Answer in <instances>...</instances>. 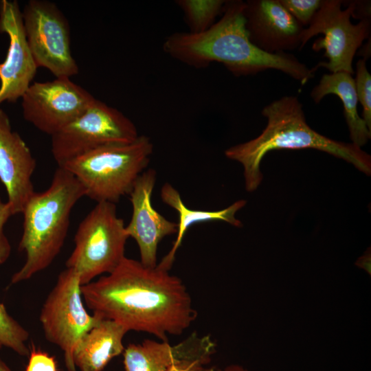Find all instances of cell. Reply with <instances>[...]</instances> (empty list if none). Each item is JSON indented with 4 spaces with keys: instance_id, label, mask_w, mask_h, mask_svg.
Returning a JSON list of instances; mask_svg holds the SVG:
<instances>
[{
    "instance_id": "cell-1",
    "label": "cell",
    "mask_w": 371,
    "mask_h": 371,
    "mask_svg": "<svg viewBox=\"0 0 371 371\" xmlns=\"http://www.w3.org/2000/svg\"><path fill=\"white\" fill-rule=\"evenodd\" d=\"M81 291L87 306L102 319L161 341H168V335L182 334L196 317L179 278L126 257L112 272L82 285Z\"/></svg>"
},
{
    "instance_id": "cell-2",
    "label": "cell",
    "mask_w": 371,
    "mask_h": 371,
    "mask_svg": "<svg viewBox=\"0 0 371 371\" xmlns=\"http://www.w3.org/2000/svg\"><path fill=\"white\" fill-rule=\"evenodd\" d=\"M244 9L245 1H226L219 21L200 33L170 34L164 40V52L196 69L217 62L236 76L273 69L285 73L302 85L314 78L313 69L293 55L267 53L254 45L246 29Z\"/></svg>"
},
{
    "instance_id": "cell-3",
    "label": "cell",
    "mask_w": 371,
    "mask_h": 371,
    "mask_svg": "<svg viewBox=\"0 0 371 371\" xmlns=\"http://www.w3.org/2000/svg\"><path fill=\"white\" fill-rule=\"evenodd\" d=\"M262 114L267 119L262 133L225 151L227 158L243 166L247 192L255 191L262 180L260 165L263 157L268 152L278 149H317L343 159L370 175V155L352 143L330 139L311 128L297 96L286 95L271 102L263 108Z\"/></svg>"
},
{
    "instance_id": "cell-4",
    "label": "cell",
    "mask_w": 371,
    "mask_h": 371,
    "mask_svg": "<svg viewBox=\"0 0 371 371\" xmlns=\"http://www.w3.org/2000/svg\"><path fill=\"white\" fill-rule=\"evenodd\" d=\"M83 196V186L60 166L55 170L49 186L31 196L21 213L23 233L19 244L26 258L12 275V284L30 279L53 262L66 239L72 209Z\"/></svg>"
},
{
    "instance_id": "cell-5",
    "label": "cell",
    "mask_w": 371,
    "mask_h": 371,
    "mask_svg": "<svg viewBox=\"0 0 371 371\" xmlns=\"http://www.w3.org/2000/svg\"><path fill=\"white\" fill-rule=\"evenodd\" d=\"M153 151L150 139L143 135L131 143L93 149L60 166L78 179L86 196L97 203L115 204L130 194L149 164Z\"/></svg>"
},
{
    "instance_id": "cell-6",
    "label": "cell",
    "mask_w": 371,
    "mask_h": 371,
    "mask_svg": "<svg viewBox=\"0 0 371 371\" xmlns=\"http://www.w3.org/2000/svg\"><path fill=\"white\" fill-rule=\"evenodd\" d=\"M128 236L115 203L99 202L80 223L74 248L66 268L74 271L81 285L104 273L112 272L126 257Z\"/></svg>"
},
{
    "instance_id": "cell-7",
    "label": "cell",
    "mask_w": 371,
    "mask_h": 371,
    "mask_svg": "<svg viewBox=\"0 0 371 371\" xmlns=\"http://www.w3.org/2000/svg\"><path fill=\"white\" fill-rule=\"evenodd\" d=\"M77 273L66 268L45 300L40 313L45 339L64 352L68 371H76L74 349L82 337L102 320L85 308Z\"/></svg>"
},
{
    "instance_id": "cell-8",
    "label": "cell",
    "mask_w": 371,
    "mask_h": 371,
    "mask_svg": "<svg viewBox=\"0 0 371 371\" xmlns=\"http://www.w3.org/2000/svg\"><path fill=\"white\" fill-rule=\"evenodd\" d=\"M342 4L340 0H323L311 23L302 32L300 49L313 36L319 34L324 36L313 43L312 49L315 52L324 49V56L328 61L320 62L312 68L315 72L322 67L331 73L344 71L354 74V56L370 36V19H363L357 24L350 21L356 1L349 3L344 10L341 8Z\"/></svg>"
},
{
    "instance_id": "cell-9",
    "label": "cell",
    "mask_w": 371,
    "mask_h": 371,
    "mask_svg": "<svg viewBox=\"0 0 371 371\" xmlns=\"http://www.w3.org/2000/svg\"><path fill=\"white\" fill-rule=\"evenodd\" d=\"M139 136L129 118L95 98L76 119L51 136V152L60 166L93 149L131 143Z\"/></svg>"
},
{
    "instance_id": "cell-10",
    "label": "cell",
    "mask_w": 371,
    "mask_h": 371,
    "mask_svg": "<svg viewBox=\"0 0 371 371\" xmlns=\"http://www.w3.org/2000/svg\"><path fill=\"white\" fill-rule=\"evenodd\" d=\"M26 39L38 67L56 78H69L79 68L71 54L67 19L57 5L45 0H30L22 11Z\"/></svg>"
},
{
    "instance_id": "cell-11",
    "label": "cell",
    "mask_w": 371,
    "mask_h": 371,
    "mask_svg": "<svg viewBox=\"0 0 371 371\" xmlns=\"http://www.w3.org/2000/svg\"><path fill=\"white\" fill-rule=\"evenodd\" d=\"M21 99L24 119L52 136L81 115L95 98L69 78H56L32 83Z\"/></svg>"
},
{
    "instance_id": "cell-12",
    "label": "cell",
    "mask_w": 371,
    "mask_h": 371,
    "mask_svg": "<svg viewBox=\"0 0 371 371\" xmlns=\"http://www.w3.org/2000/svg\"><path fill=\"white\" fill-rule=\"evenodd\" d=\"M0 32L9 36L6 57L0 63V104L21 98L34 79L38 67L30 49L22 11L16 1H0Z\"/></svg>"
},
{
    "instance_id": "cell-13",
    "label": "cell",
    "mask_w": 371,
    "mask_h": 371,
    "mask_svg": "<svg viewBox=\"0 0 371 371\" xmlns=\"http://www.w3.org/2000/svg\"><path fill=\"white\" fill-rule=\"evenodd\" d=\"M154 169L144 170L137 179L130 194L133 213L126 226L128 237L137 243L141 263L148 267L157 265L159 243L166 236L177 234V223L170 221L153 206L151 198L156 182Z\"/></svg>"
},
{
    "instance_id": "cell-14",
    "label": "cell",
    "mask_w": 371,
    "mask_h": 371,
    "mask_svg": "<svg viewBox=\"0 0 371 371\" xmlns=\"http://www.w3.org/2000/svg\"><path fill=\"white\" fill-rule=\"evenodd\" d=\"M244 15L250 41L262 51L276 54L300 48L304 27L280 0L247 1Z\"/></svg>"
},
{
    "instance_id": "cell-15",
    "label": "cell",
    "mask_w": 371,
    "mask_h": 371,
    "mask_svg": "<svg viewBox=\"0 0 371 371\" xmlns=\"http://www.w3.org/2000/svg\"><path fill=\"white\" fill-rule=\"evenodd\" d=\"M36 166L30 149L19 133L12 129L7 113L0 109V181L12 215L21 214L35 192L32 175Z\"/></svg>"
},
{
    "instance_id": "cell-16",
    "label": "cell",
    "mask_w": 371,
    "mask_h": 371,
    "mask_svg": "<svg viewBox=\"0 0 371 371\" xmlns=\"http://www.w3.org/2000/svg\"><path fill=\"white\" fill-rule=\"evenodd\" d=\"M216 344L210 335L199 337L196 332L177 345L168 341L146 339L129 344L123 352L126 371H167L176 361L193 358H210Z\"/></svg>"
},
{
    "instance_id": "cell-17",
    "label": "cell",
    "mask_w": 371,
    "mask_h": 371,
    "mask_svg": "<svg viewBox=\"0 0 371 371\" xmlns=\"http://www.w3.org/2000/svg\"><path fill=\"white\" fill-rule=\"evenodd\" d=\"M128 331L118 323L102 319L76 345L73 360L80 371H102L124 350L123 338Z\"/></svg>"
},
{
    "instance_id": "cell-18",
    "label": "cell",
    "mask_w": 371,
    "mask_h": 371,
    "mask_svg": "<svg viewBox=\"0 0 371 371\" xmlns=\"http://www.w3.org/2000/svg\"><path fill=\"white\" fill-rule=\"evenodd\" d=\"M161 198L164 203L175 209L179 215L177 238L170 250L157 264L164 269L169 271L172 267L176 252L181 245L184 235L192 225L210 221H223L237 227L243 226L242 222L235 215L246 205V200H238L229 207L217 211L192 210L184 204L179 192L169 183L162 186Z\"/></svg>"
},
{
    "instance_id": "cell-19",
    "label": "cell",
    "mask_w": 371,
    "mask_h": 371,
    "mask_svg": "<svg viewBox=\"0 0 371 371\" xmlns=\"http://www.w3.org/2000/svg\"><path fill=\"white\" fill-rule=\"evenodd\" d=\"M352 76L344 71L324 74L313 89L311 96L315 103L320 102L328 94H335L340 98L352 144L361 148L370 139L371 131L359 115V102Z\"/></svg>"
},
{
    "instance_id": "cell-20",
    "label": "cell",
    "mask_w": 371,
    "mask_h": 371,
    "mask_svg": "<svg viewBox=\"0 0 371 371\" xmlns=\"http://www.w3.org/2000/svg\"><path fill=\"white\" fill-rule=\"evenodd\" d=\"M226 1L178 0L176 4L182 10L190 33H200L214 23L217 16L223 13Z\"/></svg>"
},
{
    "instance_id": "cell-21",
    "label": "cell",
    "mask_w": 371,
    "mask_h": 371,
    "mask_svg": "<svg viewBox=\"0 0 371 371\" xmlns=\"http://www.w3.org/2000/svg\"><path fill=\"white\" fill-rule=\"evenodd\" d=\"M28 331L9 315L0 302V344L21 356L29 357L30 350L26 344Z\"/></svg>"
},
{
    "instance_id": "cell-22",
    "label": "cell",
    "mask_w": 371,
    "mask_h": 371,
    "mask_svg": "<svg viewBox=\"0 0 371 371\" xmlns=\"http://www.w3.org/2000/svg\"><path fill=\"white\" fill-rule=\"evenodd\" d=\"M355 84L358 102L363 109L362 119L371 131V75L365 58L359 59L356 64Z\"/></svg>"
},
{
    "instance_id": "cell-23",
    "label": "cell",
    "mask_w": 371,
    "mask_h": 371,
    "mask_svg": "<svg viewBox=\"0 0 371 371\" xmlns=\"http://www.w3.org/2000/svg\"><path fill=\"white\" fill-rule=\"evenodd\" d=\"M280 3L302 26L311 23L323 0H280Z\"/></svg>"
},
{
    "instance_id": "cell-24",
    "label": "cell",
    "mask_w": 371,
    "mask_h": 371,
    "mask_svg": "<svg viewBox=\"0 0 371 371\" xmlns=\"http://www.w3.org/2000/svg\"><path fill=\"white\" fill-rule=\"evenodd\" d=\"M25 371H57L56 361L48 353L32 347Z\"/></svg>"
},
{
    "instance_id": "cell-25",
    "label": "cell",
    "mask_w": 371,
    "mask_h": 371,
    "mask_svg": "<svg viewBox=\"0 0 371 371\" xmlns=\"http://www.w3.org/2000/svg\"><path fill=\"white\" fill-rule=\"evenodd\" d=\"M11 216L9 204L0 197V265L7 261L11 254V245L4 232L5 225Z\"/></svg>"
},
{
    "instance_id": "cell-26",
    "label": "cell",
    "mask_w": 371,
    "mask_h": 371,
    "mask_svg": "<svg viewBox=\"0 0 371 371\" xmlns=\"http://www.w3.org/2000/svg\"><path fill=\"white\" fill-rule=\"evenodd\" d=\"M210 358H193L175 362L167 371H220L216 368H206Z\"/></svg>"
},
{
    "instance_id": "cell-27",
    "label": "cell",
    "mask_w": 371,
    "mask_h": 371,
    "mask_svg": "<svg viewBox=\"0 0 371 371\" xmlns=\"http://www.w3.org/2000/svg\"><path fill=\"white\" fill-rule=\"evenodd\" d=\"M371 255L370 248L369 247L365 254L359 257L355 262V265L361 269H363L370 276L371 273Z\"/></svg>"
},
{
    "instance_id": "cell-28",
    "label": "cell",
    "mask_w": 371,
    "mask_h": 371,
    "mask_svg": "<svg viewBox=\"0 0 371 371\" xmlns=\"http://www.w3.org/2000/svg\"><path fill=\"white\" fill-rule=\"evenodd\" d=\"M224 371H247V370L241 366L232 364L226 367Z\"/></svg>"
},
{
    "instance_id": "cell-29",
    "label": "cell",
    "mask_w": 371,
    "mask_h": 371,
    "mask_svg": "<svg viewBox=\"0 0 371 371\" xmlns=\"http://www.w3.org/2000/svg\"><path fill=\"white\" fill-rule=\"evenodd\" d=\"M0 371H12L5 363L0 358Z\"/></svg>"
},
{
    "instance_id": "cell-30",
    "label": "cell",
    "mask_w": 371,
    "mask_h": 371,
    "mask_svg": "<svg viewBox=\"0 0 371 371\" xmlns=\"http://www.w3.org/2000/svg\"><path fill=\"white\" fill-rule=\"evenodd\" d=\"M2 347L1 344H0V348Z\"/></svg>"
}]
</instances>
